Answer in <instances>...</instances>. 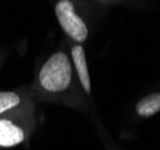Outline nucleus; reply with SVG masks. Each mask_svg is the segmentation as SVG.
<instances>
[{
	"mask_svg": "<svg viewBox=\"0 0 160 150\" xmlns=\"http://www.w3.org/2000/svg\"><path fill=\"white\" fill-rule=\"evenodd\" d=\"M71 63L64 52H57L43 64L39 75L42 88L51 93L66 90L71 83Z\"/></svg>",
	"mask_w": 160,
	"mask_h": 150,
	"instance_id": "1",
	"label": "nucleus"
},
{
	"mask_svg": "<svg viewBox=\"0 0 160 150\" xmlns=\"http://www.w3.org/2000/svg\"><path fill=\"white\" fill-rule=\"evenodd\" d=\"M56 15L60 27L76 42H84L88 37V28L70 0H60L56 5Z\"/></svg>",
	"mask_w": 160,
	"mask_h": 150,
	"instance_id": "2",
	"label": "nucleus"
},
{
	"mask_svg": "<svg viewBox=\"0 0 160 150\" xmlns=\"http://www.w3.org/2000/svg\"><path fill=\"white\" fill-rule=\"evenodd\" d=\"M24 132L19 126L6 119H0V147H13L23 142Z\"/></svg>",
	"mask_w": 160,
	"mask_h": 150,
	"instance_id": "3",
	"label": "nucleus"
},
{
	"mask_svg": "<svg viewBox=\"0 0 160 150\" xmlns=\"http://www.w3.org/2000/svg\"><path fill=\"white\" fill-rule=\"evenodd\" d=\"M72 59L76 66V70L80 77V82L82 87L84 89V91L87 94H90L92 90V84H90V77H89L88 66H87V61H86V54H84V49L81 45H76L73 46L71 49Z\"/></svg>",
	"mask_w": 160,
	"mask_h": 150,
	"instance_id": "4",
	"label": "nucleus"
},
{
	"mask_svg": "<svg viewBox=\"0 0 160 150\" xmlns=\"http://www.w3.org/2000/svg\"><path fill=\"white\" fill-rule=\"evenodd\" d=\"M136 112L143 118H149L160 112V93L147 95L141 99L136 104Z\"/></svg>",
	"mask_w": 160,
	"mask_h": 150,
	"instance_id": "5",
	"label": "nucleus"
},
{
	"mask_svg": "<svg viewBox=\"0 0 160 150\" xmlns=\"http://www.w3.org/2000/svg\"><path fill=\"white\" fill-rule=\"evenodd\" d=\"M19 101V96L16 93H0V114L16 107Z\"/></svg>",
	"mask_w": 160,
	"mask_h": 150,
	"instance_id": "6",
	"label": "nucleus"
}]
</instances>
